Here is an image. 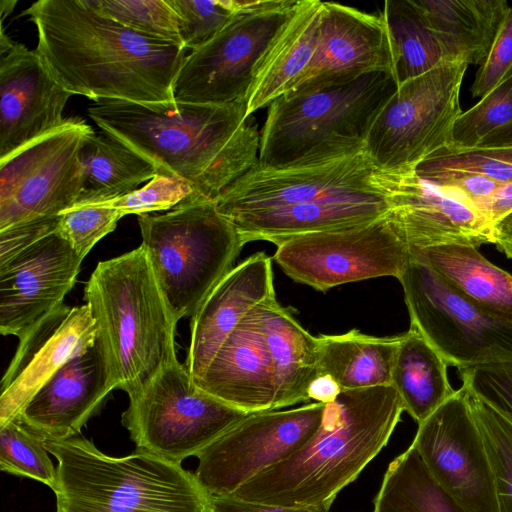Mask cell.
Instances as JSON below:
<instances>
[{
    "mask_svg": "<svg viewBox=\"0 0 512 512\" xmlns=\"http://www.w3.org/2000/svg\"><path fill=\"white\" fill-rule=\"evenodd\" d=\"M22 14L36 27L35 50L73 95L96 102L175 101L173 85L187 48L128 28L86 0H38Z\"/></svg>",
    "mask_w": 512,
    "mask_h": 512,
    "instance_id": "cell-1",
    "label": "cell"
},
{
    "mask_svg": "<svg viewBox=\"0 0 512 512\" xmlns=\"http://www.w3.org/2000/svg\"><path fill=\"white\" fill-rule=\"evenodd\" d=\"M242 243L278 245L295 236L350 227L389 212L380 171L365 149L304 166L258 163L216 200Z\"/></svg>",
    "mask_w": 512,
    "mask_h": 512,
    "instance_id": "cell-2",
    "label": "cell"
},
{
    "mask_svg": "<svg viewBox=\"0 0 512 512\" xmlns=\"http://www.w3.org/2000/svg\"><path fill=\"white\" fill-rule=\"evenodd\" d=\"M87 113L103 132L151 162L158 173L179 177L196 194L214 201L258 163L260 134L249 119L246 101L105 99L91 105Z\"/></svg>",
    "mask_w": 512,
    "mask_h": 512,
    "instance_id": "cell-3",
    "label": "cell"
},
{
    "mask_svg": "<svg viewBox=\"0 0 512 512\" xmlns=\"http://www.w3.org/2000/svg\"><path fill=\"white\" fill-rule=\"evenodd\" d=\"M405 411L392 385L345 390L311 439L229 496L282 507H331L388 444Z\"/></svg>",
    "mask_w": 512,
    "mask_h": 512,
    "instance_id": "cell-4",
    "label": "cell"
},
{
    "mask_svg": "<svg viewBox=\"0 0 512 512\" xmlns=\"http://www.w3.org/2000/svg\"><path fill=\"white\" fill-rule=\"evenodd\" d=\"M111 385L129 398L178 361L177 320L144 248L100 261L84 288Z\"/></svg>",
    "mask_w": 512,
    "mask_h": 512,
    "instance_id": "cell-5",
    "label": "cell"
},
{
    "mask_svg": "<svg viewBox=\"0 0 512 512\" xmlns=\"http://www.w3.org/2000/svg\"><path fill=\"white\" fill-rule=\"evenodd\" d=\"M57 460L56 512H209L210 495L194 473L148 451H100L76 436L45 440Z\"/></svg>",
    "mask_w": 512,
    "mask_h": 512,
    "instance_id": "cell-6",
    "label": "cell"
},
{
    "mask_svg": "<svg viewBox=\"0 0 512 512\" xmlns=\"http://www.w3.org/2000/svg\"><path fill=\"white\" fill-rule=\"evenodd\" d=\"M397 87L390 73L373 72L336 86L285 93L269 105L258 164L304 166L363 151Z\"/></svg>",
    "mask_w": 512,
    "mask_h": 512,
    "instance_id": "cell-7",
    "label": "cell"
},
{
    "mask_svg": "<svg viewBox=\"0 0 512 512\" xmlns=\"http://www.w3.org/2000/svg\"><path fill=\"white\" fill-rule=\"evenodd\" d=\"M141 246L177 321L192 317L244 246L214 200L193 193L163 214L138 216Z\"/></svg>",
    "mask_w": 512,
    "mask_h": 512,
    "instance_id": "cell-8",
    "label": "cell"
},
{
    "mask_svg": "<svg viewBox=\"0 0 512 512\" xmlns=\"http://www.w3.org/2000/svg\"><path fill=\"white\" fill-rule=\"evenodd\" d=\"M251 413L213 397L179 361L163 368L122 413L136 448L181 464Z\"/></svg>",
    "mask_w": 512,
    "mask_h": 512,
    "instance_id": "cell-9",
    "label": "cell"
},
{
    "mask_svg": "<svg viewBox=\"0 0 512 512\" xmlns=\"http://www.w3.org/2000/svg\"><path fill=\"white\" fill-rule=\"evenodd\" d=\"M468 65L444 60L399 85L373 123L365 151L381 172L413 171L451 144L462 113L460 89Z\"/></svg>",
    "mask_w": 512,
    "mask_h": 512,
    "instance_id": "cell-10",
    "label": "cell"
},
{
    "mask_svg": "<svg viewBox=\"0 0 512 512\" xmlns=\"http://www.w3.org/2000/svg\"><path fill=\"white\" fill-rule=\"evenodd\" d=\"M296 2L239 0L240 10L230 21L187 56L174 81L175 101H246L259 63L288 21Z\"/></svg>",
    "mask_w": 512,
    "mask_h": 512,
    "instance_id": "cell-11",
    "label": "cell"
},
{
    "mask_svg": "<svg viewBox=\"0 0 512 512\" xmlns=\"http://www.w3.org/2000/svg\"><path fill=\"white\" fill-rule=\"evenodd\" d=\"M411 327L458 370L512 362V325L498 320L456 292L427 264L410 256L398 279Z\"/></svg>",
    "mask_w": 512,
    "mask_h": 512,
    "instance_id": "cell-12",
    "label": "cell"
},
{
    "mask_svg": "<svg viewBox=\"0 0 512 512\" xmlns=\"http://www.w3.org/2000/svg\"><path fill=\"white\" fill-rule=\"evenodd\" d=\"M94 130L66 118L52 132L0 159V230L72 207L84 190L81 150Z\"/></svg>",
    "mask_w": 512,
    "mask_h": 512,
    "instance_id": "cell-13",
    "label": "cell"
},
{
    "mask_svg": "<svg viewBox=\"0 0 512 512\" xmlns=\"http://www.w3.org/2000/svg\"><path fill=\"white\" fill-rule=\"evenodd\" d=\"M276 246L273 258L282 271L322 292L370 278L399 279L410 258L408 245L388 215L360 225L295 236Z\"/></svg>",
    "mask_w": 512,
    "mask_h": 512,
    "instance_id": "cell-14",
    "label": "cell"
},
{
    "mask_svg": "<svg viewBox=\"0 0 512 512\" xmlns=\"http://www.w3.org/2000/svg\"><path fill=\"white\" fill-rule=\"evenodd\" d=\"M324 403L251 413L198 455L195 476L211 496H229L286 460L319 429Z\"/></svg>",
    "mask_w": 512,
    "mask_h": 512,
    "instance_id": "cell-15",
    "label": "cell"
},
{
    "mask_svg": "<svg viewBox=\"0 0 512 512\" xmlns=\"http://www.w3.org/2000/svg\"><path fill=\"white\" fill-rule=\"evenodd\" d=\"M435 480L469 512H500L494 475L467 388L418 424L412 444Z\"/></svg>",
    "mask_w": 512,
    "mask_h": 512,
    "instance_id": "cell-16",
    "label": "cell"
},
{
    "mask_svg": "<svg viewBox=\"0 0 512 512\" xmlns=\"http://www.w3.org/2000/svg\"><path fill=\"white\" fill-rule=\"evenodd\" d=\"M83 258L54 231L0 263V332L21 339L64 304Z\"/></svg>",
    "mask_w": 512,
    "mask_h": 512,
    "instance_id": "cell-17",
    "label": "cell"
},
{
    "mask_svg": "<svg viewBox=\"0 0 512 512\" xmlns=\"http://www.w3.org/2000/svg\"><path fill=\"white\" fill-rule=\"evenodd\" d=\"M73 94L51 74L37 53L0 37V159L62 126Z\"/></svg>",
    "mask_w": 512,
    "mask_h": 512,
    "instance_id": "cell-18",
    "label": "cell"
},
{
    "mask_svg": "<svg viewBox=\"0 0 512 512\" xmlns=\"http://www.w3.org/2000/svg\"><path fill=\"white\" fill-rule=\"evenodd\" d=\"M388 217L409 248L490 243L483 215L452 189L419 177L415 170L381 172Z\"/></svg>",
    "mask_w": 512,
    "mask_h": 512,
    "instance_id": "cell-19",
    "label": "cell"
},
{
    "mask_svg": "<svg viewBox=\"0 0 512 512\" xmlns=\"http://www.w3.org/2000/svg\"><path fill=\"white\" fill-rule=\"evenodd\" d=\"M373 72L394 77L393 52L382 12L370 14L325 1L314 56L288 92L336 86Z\"/></svg>",
    "mask_w": 512,
    "mask_h": 512,
    "instance_id": "cell-20",
    "label": "cell"
},
{
    "mask_svg": "<svg viewBox=\"0 0 512 512\" xmlns=\"http://www.w3.org/2000/svg\"><path fill=\"white\" fill-rule=\"evenodd\" d=\"M96 339L89 306L65 303L21 339L1 381L0 423L18 414L34 394L70 359Z\"/></svg>",
    "mask_w": 512,
    "mask_h": 512,
    "instance_id": "cell-21",
    "label": "cell"
},
{
    "mask_svg": "<svg viewBox=\"0 0 512 512\" xmlns=\"http://www.w3.org/2000/svg\"><path fill=\"white\" fill-rule=\"evenodd\" d=\"M112 390L106 360L95 339L65 363L18 415L45 440L69 439L80 436Z\"/></svg>",
    "mask_w": 512,
    "mask_h": 512,
    "instance_id": "cell-22",
    "label": "cell"
},
{
    "mask_svg": "<svg viewBox=\"0 0 512 512\" xmlns=\"http://www.w3.org/2000/svg\"><path fill=\"white\" fill-rule=\"evenodd\" d=\"M272 296V261L263 252L233 267L218 282L191 317L185 366L194 382L243 318Z\"/></svg>",
    "mask_w": 512,
    "mask_h": 512,
    "instance_id": "cell-23",
    "label": "cell"
},
{
    "mask_svg": "<svg viewBox=\"0 0 512 512\" xmlns=\"http://www.w3.org/2000/svg\"><path fill=\"white\" fill-rule=\"evenodd\" d=\"M195 384L248 413L275 410V370L255 308L227 337Z\"/></svg>",
    "mask_w": 512,
    "mask_h": 512,
    "instance_id": "cell-24",
    "label": "cell"
},
{
    "mask_svg": "<svg viewBox=\"0 0 512 512\" xmlns=\"http://www.w3.org/2000/svg\"><path fill=\"white\" fill-rule=\"evenodd\" d=\"M323 1L298 0L257 68L247 114L287 93L310 64L318 43Z\"/></svg>",
    "mask_w": 512,
    "mask_h": 512,
    "instance_id": "cell-25",
    "label": "cell"
},
{
    "mask_svg": "<svg viewBox=\"0 0 512 512\" xmlns=\"http://www.w3.org/2000/svg\"><path fill=\"white\" fill-rule=\"evenodd\" d=\"M255 309L275 370V410L309 401V386L320 375L317 337L306 331L276 296Z\"/></svg>",
    "mask_w": 512,
    "mask_h": 512,
    "instance_id": "cell-26",
    "label": "cell"
},
{
    "mask_svg": "<svg viewBox=\"0 0 512 512\" xmlns=\"http://www.w3.org/2000/svg\"><path fill=\"white\" fill-rule=\"evenodd\" d=\"M456 292L490 316L512 325V275L471 245L409 248Z\"/></svg>",
    "mask_w": 512,
    "mask_h": 512,
    "instance_id": "cell-27",
    "label": "cell"
},
{
    "mask_svg": "<svg viewBox=\"0 0 512 512\" xmlns=\"http://www.w3.org/2000/svg\"><path fill=\"white\" fill-rule=\"evenodd\" d=\"M445 60L480 64L510 8L506 0H414Z\"/></svg>",
    "mask_w": 512,
    "mask_h": 512,
    "instance_id": "cell-28",
    "label": "cell"
},
{
    "mask_svg": "<svg viewBox=\"0 0 512 512\" xmlns=\"http://www.w3.org/2000/svg\"><path fill=\"white\" fill-rule=\"evenodd\" d=\"M400 339L401 335L375 337L358 330L320 335V374L331 376L342 391L391 385Z\"/></svg>",
    "mask_w": 512,
    "mask_h": 512,
    "instance_id": "cell-29",
    "label": "cell"
},
{
    "mask_svg": "<svg viewBox=\"0 0 512 512\" xmlns=\"http://www.w3.org/2000/svg\"><path fill=\"white\" fill-rule=\"evenodd\" d=\"M447 362L414 327L401 335L391 377L404 409L420 424L455 390L447 375Z\"/></svg>",
    "mask_w": 512,
    "mask_h": 512,
    "instance_id": "cell-30",
    "label": "cell"
},
{
    "mask_svg": "<svg viewBox=\"0 0 512 512\" xmlns=\"http://www.w3.org/2000/svg\"><path fill=\"white\" fill-rule=\"evenodd\" d=\"M81 161L85 183L78 201L82 202H104L124 196L158 173L151 162L105 132H93L86 138Z\"/></svg>",
    "mask_w": 512,
    "mask_h": 512,
    "instance_id": "cell-31",
    "label": "cell"
},
{
    "mask_svg": "<svg viewBox=\"0 0 512 512\" xmlns=\"http://www.w3.org/2000/svg\"><path fill=\"white\" fill-rule=\"evenodd\" d=\"M373 504V512H469L435 480L413 445L390 462Z\"/></svg>",
    "mask_w": 512,
    "mask_h": 512,
    "instance_id": "cell-32",
    "label": "cell"
},
{
    "mask_svg": "<svg viewBox=\"0 0 512 512\" xmlns=\"http://www.w3.org/2000/svg\"><path fill=\"white\" fill-rule=\"evenodd\" d=\"M382 15L390 36L397 86L445 60L414 0H388Z\"/></svg>",
    "mask_w": 512,
    "mask_h": 512,
    "instance_id": "cell-33",
    "label": "cell"
},
{
    "mask_svg": "<svg viewBox=\"0 0 512 512\" xmlns=\"http://www.w3.org/2000/svg\"><path fill=\"white\" fill-rule=\"evenodd\" d=\"M415 173L429 182L456 174H476L500 185L512 182V142L470 148L443 147L425 158Z\"/></svg>",
    "mask_w": 512,
    "mask_h": 512,
    "instance_id": "cell-34",
    "label": "cell"
},
{
    "mask_svg": "<svg viewBox=\"0 0 512 512\" xmlns=\"http://www.w3.org/2000/svg\"><path fill=\"white\" fill-rule=\"evenodd\" d=\"M45 439L17 414L0 423V469L11 475L30 478L53 489L57 470Z\"/></svg>",
    "mask_w": 512,
    "mask_h": 512,
    "instance_id": "cell-35",
    "label": "cell"
},
{
    "mask_svg": "<svg viewBox=\"0 0 512 512\" xmlns=\"http://www.w3.org/2000/svg\"><path fill=\"white\" fill-rule=\"evenodd\" d=\"M467 391L491 462L499 511L512 512V423L468 388Z\"/></svg>",
    "mask_w": 512,
    "mask_h": 512,
    "instance_id": "cell-36",
    "label": "cell"
},
{
    "mask_svg": "<svg viewBox=\"0 0 512 512\" xmlns=\"http://www.w3.org/2000/svg\"><path fill=\"white\" fill-rule=\"evenodd\" d=\"M99 13L141 34L184 47L168 0H86Z\"/></svg>",
    "mask_w": 512,
    "mask_h": 512,
    "instance_id": "cell-37",
    "label": "cell"
},
{
    "mask_svg": "<svg viewBox=\"0 0 512 512\" xmlns=\"http://www.w3.org/2000/svg\"><path fill=\"white\" fill-rule=\"evenodd\" d=\"M512 121V76L462 111L452 130L453 148L477 146L489 133Z\"/></svg>",
    "mask_w": 512,
    "mask_h": 512,
    "instance_id": "cell-38",
    "label": "cell"
},
{
    "mask_svg": "<svg viewBox=\"0 0 512 512\" xmlns=\"http://www.w3.org/2000/svg\"><path fill=\"white\" fill-rule=\"evenodd\" d=\"M122 218L118 210L104 202H76L60 214L59 233L85 258Z\"/></svg>",
    "mask_w": 512,
    "mask_h": 512,
    "instance_id": "cell-39",
    "label": "cell"
},
{
    "mask_svg": "<svg viewBox=\"0 0 512 512\" xmlns=\"http://www.w3.org/2000/svg\"><path fill=\"white\" fill-rule=\"evenodd\" d=\"M179 18L183 45L196 50L212 39L240 10L239 0H168Z\"/></svg>",
    "mask_w": 512,
    "mask_h": 512,
    "instance_id": "cell-40",
    "label": "cell"
},
{
    "mask_svg": "<svg viewBox=\"0 0 512 512\" xmlns=\"http://www.w3.org/2000/svg\"><path fill=\"white\" fill-rule=\"evenodd\" d=\"M192 186L172 175L157 173L143 187L104 203L115 208L123 216L128 214H150L170 210L191 196Z\"/></svg>",
    "mask_w": 512,
    "mask_h": 512,
    "instance_id": "cell-41",
    "label": "cell"
},
{
    "mask_svg": "<svg viewBox=\"0 0 512 512\" xmlns=\"http://www.w3.org/2000/svg\"><path fill=\"white\" fill-rule=\"evenodd\" d=\"M458 371L462 384L512 423V362L479 365Z\"/></svg>",
    "mask_w": 512,
    "mask_h": 512,
    "instance_id": "cell-42",
    "label": "cell"
},
{
    "mask_svg": "<svg viewBox=\"0 0 512 512\" xmlns=\"http://www.w3.org/2000/svg\"><path fill=\"white\" fill-rule=\"evenodd\" d=\"M512 76V8L505 14L488 54L479 64L471 94L482 98Z\"/></svg>",
    "mask_w": 512,
    "mask_h": 512,
    "instance_id": "cell-43",
    "label": "cell"
},
{
    "mask_svg": "<svg viewBox=\"0 0 512 512\" xmlns=\"http://www.w3.org/2000/svg\"><path fill=\"white\" fill-rule=\"evenodd\" d=\"M476 208L486 221L490 243L512 259V182L501 185Z\"/></svg>",
    "mask_w": 512,
    "mask_h": 512,
    "instance_id": "cell-44",
    "label": "cell"
},
{
    "mask_svg": "<svg viewBox=\"0 0 512 512\" xmlns=\"http://www.w3.org/2000/svg\"><path fill=\"white\" fill-rule=\"evenodd\" d=\"M59 224L60 215L34 219L0 230V263L42 237L57 231Z\"/></svg>",
    "mask_w": 512,
    "mask_h": 512,
    "instance_id": "cell-45",
    "label": "cell"
},
{
    "mask_svg": "<svg viewBox=\"0 0 512 512\" xmlns=\"http://www.w3.org/2000/svg\"><path fill=\"white\" fill-rule=\"evenodd\" d=\"M436 186L455 190L473 206L489 198L501 185L476 174H456L432 181Z\"/></svg>",
    "mask_w": 512,
    "mask_h": 512,
    "instance_id": "cell-46",
    "label": "cell"
},
{
    "mask_svg": "<svg viewBox=\"0 0 512 512\" xmlns=\"http://www.w3.org/2000/svg\"><path fill=\"white\" fill-rule=\"evenodd\" d=\"M331 507H282L246 502L232 496H211L209 512H331Z\"/></svg>",
    "mask_w": 512,
    "mask_h": 512,
    "instance_id": "cell-47",
    "label": "cell"
},
{
    "mask_svg": "<svg viewBox=\"0 0 512 512\" xmlns=\"http://www.w3.org/2000/svg\"><path fill=\"white\" fill-rule=\"evenodd\" d=\"M341 392L342 389L338 383L327 374L317 376L308 389L310 399L324 404L335 401Z\"/></svg>",
    "mask_w": 512,
    "mask_h": 512,
    "instance_id": "cell-48",
    "label": "cell"
},
{
    "mask_svg": "<svg viewBox=\"0 0 512 512\" xmlns=\"http://www.w3.org/2000/svg\"><path fill=\"white\" fill-rule=\"evenodd\" d=\"M512 142V121L489 133L477 146L497 145Z\"/></svg>",
    "mask_w": 512,
    "mask_h": 512,
    "instance_id": "cell-49",
    "label": "cell"
}]
</instances>
